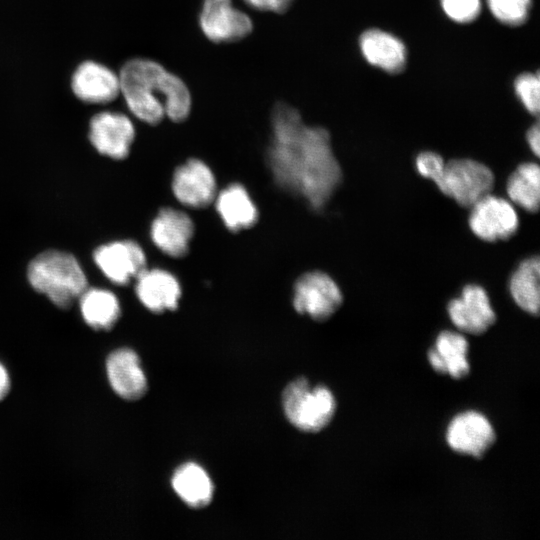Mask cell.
Segmentation results:
<instances>
[{"instance_id": "cell-1", "label": "cell", "mask_w": 540, "mask_h": 540, "mask_svg": "<svg viewBox=\"0 0 540 540\" xmlns=\"http://www.w3.org/2000/svg\"><path fill=\"white\" fill-rule=\"evenodd\" d=\"M271 127L267 158L274 180L312 209H323L342 180L328 131L306 125L298 110L283 102L273 109Z\"/></svg>"}, {"instance_id": "cell-2", "label": "cell", "mask_w": 540, "mask_h": 540, "mask_svg": "<svg viewBox=\"0 0 540 540\" xmlns=\"http://www.w3.org/2000/svg\"><path fill=\"white\" fill-rule=\"evenodd\" d=\"M120 94L130 112L146 124L163 118L179 123L190 115L192 98L185 82L160 63L133 58L119 72Z\"/></svg>"}, {"instance_id": "cell-3", "label": "cell", "mask_w": 540, "mask_h": 540, "mask_svg": "<svg viewBox=\"0 0 540 540\" xmlns=\"http://www.w3.org/2000/svg\"><path fill=\"white\" fill-rule=\"evenodd\" d=\"M31 286L59 308H69L87 288L86 275L77 259L64 251L47 250L28 265Z\"/></svg>"}, {"instance_id": "cell-4", "label": "cell", "mask_w": 540, "mask_h": 540, "mask_svg": "<svg viewBox=\"0 0 540 540\" xmlns=\"http://www.w3.org/2000/svg\"><path fill=\"white\" fill-rule=\"evenodd\" d=\"M283 408L292 425L299 430L314 433L330 423L336 402L328 388L311 387L307 379L299 378L285 388Z\"/></svg>"}, {"instance_id": "cell-5", "label": "cell", "mask_w": 540, "mask_h": 540, "mask_svg": "<svg viewBox=\"0 0 540 540\" xmlns=\"http://www.w3.org/2000/svg\"><path fill=\"white\" fill-rule=\"evenodd\" d=\"M495 178L485 164L472 159L445 162L441 177L435 183L439 190L463 207H471L489 194Z\"/></svg>"}, {"instance_id": "cell-6", "label": "cell", "mask_w": 540, "mask_h": 540, "mask_svg": "<svg viewBox=\"0 0 540 540\" xmlns=\"http://www.w3.org/2000/svg\"><path fill=\"white\" fill-rule=\"evenodd\" d=\"M293 307L316 321H324L340 307L343 297L337 283L322 271L301 275L293 288Z\"/></svg>"}, {"instance_id": "cell-7", "label": "cell", "mask_w": 540, "mask_h": 540, "mask_svg": "<svg viewBox=\"0 0 540 540\" xmlns=\"http://www.w3.org/2000/svg\"><path fill=\"white\" fill-rule=\"evenodd\" d=\"M198 22L204 36L214 43L236 42L253 30L249 15L232 0H203Z\"/></svg>"}, {"instance_id": "cell-8", "label": "cell", "mask_w": 540, "mask_h": 540, "mask_svg": "<svg viewBox=\"0 0 540 540\" xmlns=\"http://www.w3.org/2000/svg\"><path fill=\"white\" fill-rule=\"evenodd\" d=\"M470 208L469 227L484 241L508 239L518 228L517 212L512 203L504 198L489 193Z\"/></svg>"}, {"instance_id": "cell-9", "label": "cell", "mask_w": 540, "mask_h": 540, "mask_svg": "<svg viewBox=\"0 0 540 540\" xmlns=\"http://www.w3.org/2000/svg\"><path fill=\"white\" fill-rule=\"evenodd\" d=\"M171 190L182 205L194 209L204 208L214 202L217 194L216 178L204 161L191 158L175 169Z\"/></svg>"}, {"instance_id": "cell-10", "label": "cell", "mask_w": 540, "mask_h": 540, "mask_svg": "<svg viewBox=\"0 0 540 540\" xmlns=\"http://www.w3.org/2000/svg\"><path fill=\"white\" fill-rule=\"evenodd\" d=\"M135 138V127L129 117L119 112L95 114L89 124V140L102 155L115 160L128 156Z\"/></svg>"}, {"instance_id": "cell-11", "label": "cell", "mask_w": 540, "mask_h": 540, "mask_svg": "<svg viewBox=\"0 0 540 540\" xmlns=\"http://www.w3.org/2000/svg\"><path fill=\"white\" fill-rule=\"evenodd\" d=\"M93 259L107 279L126 285L147 268L142 247L133 240H120L99 246Z\"/></svg>"}, {"instance_id": "cell-12", "label": "cell", "mask_w": 540, "mask_h": 540, "mask_svg": "<svg viewBox=\"0 0 540 540\" xmlns=\"http://www.w3.org/2000/svg\"><path fill=\"white\" fill-rule=\"evenodd\" d=\"M447 312L459 331L473 335L483 334L496 320L487 292L476 284L466 285L461 295L449 302Z\"/></svg>"}, {"instance_id": "cell-13", "label": "cell", "mask_w": 540, "mask_h": 540, "mask_svg": "<svg viewBox=\"0 0 540 540\" xmlns=\"http://www.w3.org/2000/svg\"><path fill=\"white\" fill-rule=\"evenodd\" d=\"M495 440L496 434L489 420L475 411L454 417L446 431V441L452 450L476 458L484 456Z\"/></svg>"}, {"instance_id": "cell-14", "label": "cell", "mask_w": 540, "mask_h": 540, "mask_svg": "<svg viewBox=\"0 0 540 540\" xmlns=\"http://www.w3.org/2000/svg\"><path fill=\"white\" fill-rule=\"evenodd\" d=\"M194 235L190 216L179 209L164 207L157 213L150 226L153 244L164 254L180 258L187 254Z\"/></svg>"}, {"instance_id": "cell-15", "label": "cell", "mask_w": 540, "mask_h": 540, "mask_svg": "<svg viewBox=\"0 0 540 540\" xmlns=\"http://www.w3.org/2000/svg\"><path fill=\"white\" fill-rule=\"evenodd\" d=\"M71 89L83 102L106 104L120 94L119 75L101 63L84 61L72 74Z\"/></svg>"}, {"instance_id": "cell-16", "label": "cell", "mask_w": 540, "mask_h": 540, "mask_svg": "<svg viewBox=\"0 0 540 540\" xmlns=\"http://www.w3.org/2000/svg\"><path fill=\"white\" fill-rule=\"evenodd\" d=\"M135 293L142 305L153 313L175 310L181 297V285L169 271L144 269L136 278Z\"/></svg>"}, {"instance_id": "cell-17", "label": "cell", "mask_w": 540, "mask_h": 540, "mask_svg": "<svg viewBox=\"0 0 540 540\" xmlns=\"http://www.w3.org/2000/svg\"><path fill=\"white\" fill-rule=\"evenodd\" d=\"M106 372L114 392L126 400H138L147 391V379L138 355L129 348L113 351L106 361Z\"/></svg>"}, {"instance_id": "cell-18", "label": "cell", "mask_w": 540, "mask_h": 540, "mask_svg": "<svg viewBox=\"0 0 540 540\" xmlns=\"http://www.w3.org/2000/svg\"><path fill=\"white\" fill-rule=\"evenodd\" d=\"M360 50L371 65L389 73L403 70L407 59L404 43L396 36L380 29H369L359 39Z\"/></svg>"}, {"instance_id": "cell-19", "label": "cell", "mask_w": 540, "mask_h": 540, "mask_svg": "<svg viewBox=\"0 0 540 540\" xmlns=\"http://www.w3.org/2000/svg\"><path fill=\"white\" fill-rule=\"evenodd\" d=\"M469 344L458 332L443 331L428 352V360L432 368L441 374H448L455 379L469 374L470 365L467 359Z\"/></svg>"}, {"instance_id": "cell-20", "label": "cell", "mask_w": 540, "mask_h": 540, "mask_svg": "<svg viewBox=\"0 0 540 540\" xmlns=\"http://www.w3.org/2000/svg\"><path fill=\"white\" fill-rule=\"evenodd\" d=\"M215 208L224 225L231 231L252 227L258 210L244 186L233 183L216 194Z\"/></svg>"}, {"instance_id": "cell-21", "label": "cell", "mask_w": 540, "mask_h": 540, "mask_svg": "<svg viewBox=\"0 0 540 540\" xmlns=\"http://www.w3.org/2000/svg\"><path fill=\"white\" fill-rule=\"evenodd\" d=\"M81 315L91 328L109 330L120 317V304L114 293L102 288H86L79 296Z\"/></svg>"}, {"instance_id": "cell-22", "label": "cell", "mask_w": 540, "mask_h": 540, "mask_svg": "<svg viewBox=\"0 0 540 540\" xmlns=\"http://www.w3.org/2000/svg\"><path fill=\"white\" fill-rule=\"evenodd\" d=\"M172 487L181 500L192 508L207 506L213 497L210 477L195 463H186L175 471Z\"/></svg>"}, {"instance_id": "cell-23", "label": "cell", "mask_w": 540, "mask_h": 540, "mask_svg": "<svg viewBox=\"0 0 540 540\" xmlns=\"http://www.w3.org/2000/svg\"><path fill=\"white\" fill-rule=\"evenodd\" d=\"M540 261L537 256L523 260L511 275L509 291L515 303L537 315L540 306Z\"/></svg>"}, {"instance_id": "cell-24", "label": "cell", "mask_w": 540, "mask_h": 540, "mask_svg": "<svg viewBox=\"0 0 540 540\" xmlns=\"http://www.w3.org/2000/svg\"><path fill=\"white\" fill-rule=\"evenodd\" d=\"M506 191L511 203L537 212L540 202V169L536 163L520 164L509 176Z\"/></svg>"}, {"instance_id": "cell-25", "label": "cell", "mask_w": 540, "mask_h": 540, "mask_svg": "<svg viewBox=\"0 0 540 540\" xmlns=\"http://www.w3.org/2000/svg\"><path fill=\"white\" fill-rule=\"evenodd\" d=\"M492 15L501 23L518 26L528 17L532 0H486Z\"/></svg>"}, {"instance_id": "cell-26", "label": "cell", "mask_w": 540, "mask_h": 540, "mask_svg": "<svg viewBox=\"0 0 540 540\" xmlns=\"http://www.w3.org/2000/svg\"><path fill=\"white\" fill-rule=\"evenodd\" d=\"M515 92L528 112L538 115L540 108V81L538 73H523L514 83Z\"/></svg>"}, {"instance_id": "cell-27", "label": "cell", "mask_w": 540, "mask_h": 540, "mask_svg": "<svg viewBox=\"0 0 540 540\" xmlns=\"http://www.w3.org/2000/svg\"><path fill=\"white\" fill-rule=\"evenodd\" d=\"M445 14L458 23L475 20L481 11L480 0H440Z\"/></svg>"}, {"instance_id": "cell-28", "label": "cell", "mask_w": 540, "mask_h": 540, "mask_svg": "<svg viewBox=\"0 0 540 540\" xmlns=\"http://www.w3.org/2000/svg\"><path fill=\"white\" fill-rule=\"evenodd\" d=\"M415 165L421 176L436 183L442 175L445 161L439 154L426 151L417 156Z\"/></svg>"}, {"instance_id": "cell-29", "label": "cell", "mask_w": 540, "mask_h": 540, "mask_svg": "<svg viewBox=\"0 0 540 540\" xmlns=\"http://www.w3.org/2000/svg\"><path fill=\"white\" fill-rule=\"evenodd\" d=\"M249 7L262 12L284 13L294 0H243Z\"/></svg>"}, {"instance_id": "cell-30", "label": "cell", "mask_w": 540, "mask_h": 540, "mask_svg": "<svg viewBox=\"0 0 540 540\" xmlns=\"http://www.w3.org/2000/svg\"><path fill=\"white\" fill-rule=\"evenodd\" d=\"M526 138L530 149L538 157L540 154V129L538 123L529 128Z\"/></svg>"}, {"instance_id": "cell-31", "label": "cell", "mask_w": 540, "mask_h": 540, "mask_svg": "<svg viewBox=\"0 0 540 540\" xmlns=\"http://www.w3.org/2000/svg\"><path fill=\"white\" fill-rule=\"evenodd\" d=\"M10 390V377L8 371L2 363H0V400L5 398Z\"/></svg>"}]
</instances>
